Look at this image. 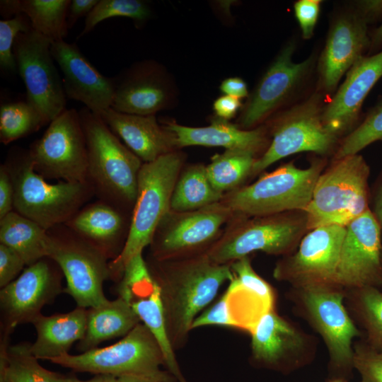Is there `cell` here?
Returning <instances> with one entry per match:
<instances>
[{"mask_svg":"<svg viewBox=\"0 0 382 382\" xmlns=\"http://www.w3.org/2000/svg\"><path fill=\"white\" fill-rule=\"evenodd\" d=\"M345 228L334 284L378 288L382 285V231L376 217L369 209Z\"/></svg>","mask_w":382,"mask_h":382,"instance_id":"cell-16","label":"cell"},{"mask_svg":"<svg viewBox=\"0 0 382 382\" xmlns=\"http://www.w3.org/2000/svg\"><path fill=\"white\" fill-rule=\"evenodd\" d=\"M163 126L174 134L179 150L190 146H217L226 150L245 151L257 156L262 154L270 143L266 125L243 129L216 116L205 127H188L170 121L164 122Z\"/></svg>","mask_w":382,"mask_h":382,"instance_id":"cell-24","label":"cell"},{"mask_svg":"<svg viewBox=\"0 0 382 382\" xmlns=\"http://www.w3.org/2000/svg\"><path fill=\"white\" fill-rule=\"evenodd\" d=\"M98 115L143 163L179 150L174 134L159 125L156 115L124 113L111 107Z\"/></svg>","mask_w":382,"mask_h":382,"instance_id":"cell-25","label":"cell"},{"mask_svg":"<svg viewBox=\"0 0 382 382\" xmlns=\"http://www.w3.org/2000/svg\"><path fill=\"white\" fill-rule=\"evenodd\" d=\"M98 2V0H71L67 14L68 29H71L80 18L86 17Z\"/></svg>","mask_w":382,"mask_h":382,"instance_id":"cell-48","label":"cell"},{"mask_svg":"<svg viewBox=\"0 0 382 382\" xmlns=\"http://www.w3.org/2000/svg\"><path fill=\"white\" fill-rule=\"evenodd\" d=\"M67 382H91V379L88 381H81L75 378H69Z\"/></svg>","mask_w":382,"mask_h":382,"instance_id":"cell-54","label":"cell"},{"mask_svg":"<svg viewBox=\"0 0 382 382\" xmlns=\"http://www.w3.org/2000/svg\"><path fill=\"white\" fill-rule=\"evenodd\" d=\"M5 164L14 185L13 210L47 231L65 224L95 193L90 182H47L33 169L28 150L13 149Z\"/></svg>","mask_w":382,"mask_h":382,"instance_id":"cell-4","label":"cell"},{"mask_svg":"<svg viewBox=\"0 0 382 382\" xmlns=\"http://www.w3.org/2000/svg\"><path fill=\"white\" fill-rule=\"evenodd\" d=\"M323 96L316 90L306 99L280 110L268 120L266 126L272 139L266 151L256 158L251 177L294 154L309 151L324 156L337 149L339 137L330 132L323 122Z\"/></svg>","mask_w":382,"mask_h":382,"instance_id":"cell-8","label":"cell"},{"mask_svg":"<svg viewBox=\"0 0 382 382\" xmlns=\"http://www.w3.org/2000/svg\"><path fill=\"white\" fill-rule=\"evenodd\" d=\"M369 173V165L359 154L334 159L318 177L304 212L307 230L346 226L368 211Z\"/></svg>","mask_w":382,"mask_h":382,"instance_id":"cell-6","label":"cell"},{"mask_svg":"<svg viewBox=\"0 0 382 382\" xmlns=\"http://www.w3.org/2000/svg\"><path fill=\"white\" fill-rule=\"evenodd\" d=\"M381 77L382 50L359 59L325 105L322 117L325 127L338 137L353 130L366 97Z\"/></svg>","mask_w":382,"mask_h":382,"instance_id":"cell-22","label":"cell"},{"mask_svg":"<svg viewBox=\"0 0 382 382\" xmlns=\"http://www.w3.org/2000/svg\"><path fill=\"white\" fill-rule=\"evenodd\" d=\"M233 278L224 292L234 328L252 332L261 318L273 310L270 285L260 277L248 256L230 264Z\"/></svg>","mask_w":382,"mask_h":382,"instance_id":"cell-23","label":"cell"},{"mask_svg":"<svg viewBox=\"0 0 382 382\" xmlns=\"http://www.w3.org/2000/svg\"><path fill=\"white\" fill-rule=\"evenodd\" d=\"M295 50L294 40L286 42L249 93L236 123L240 128L252 129L262 125L305 86L318 59L311 54L295 62L292 59Z\"/></svg>","mask_w":382,"mask_h":382,"instance_id":"cell-12","label":"cell"},{"mask_svg":"<svg viewBox=\"0 0 382 382\" xmlns=\"http://www.w3.org/2000/svg\"><path fill=\"white\" fill-rule=\"evenodd\" d=\"M25 266V261L15 250L0 243L1 289L17 278Z\"/></svg>","mask_w":382,"mask_h":382,"instance_id":"cell-44","label":"cell"},{"mask_svg":"<svg viewBox=\"0 0 382 382\" xmlns=\"http://www.w3.org/2000/svg\"><path fill=\"white\" fill-rule=\"evenodd\" d=\"M382 231V184L375 199L374 211L373 212Z\"/></svg>","mask_w":382,"mask_h":382,"instance_id":"cell-52","label":"cell"},{"mask_svg":"<svg viewBox=\"0 0 382 382\" xmlns=\"http://www.w3.org/2000/svg\"><path fill=\"white\" fill-rule=\"evenodd\" d=\"M369 47L368 23L354 6L337 14L318 58L317 90L323 94L335 91L344 74Z\"/></svg>","mask_w":382,"mask_h":382,"instance_id":"cell-18","label":"cell"},{"mask_svg":"<svg viewBox=\"0 0 382 382\" xmlns=\"http://www.w3.org/2000/svg\"><path fill=\"white\" fill-rule=\"evenodd\" d=\"M354 7L368 24L375 23L382 17V0L357 1Z\"/></svg>","mask_w":382,"mask_h":382,"instance_id":"cell-47","label":"cell"},{"mask_svg":"<svg viewBox=\"0 0 382 382\" xmlns=\"http://www.w3.org/2000/svg\"><path fill=\"white\" fill-rule=\"evenodd\" d=\"M126 214L100 201L80 209L65 225L113 260L121 253L128 235L130 221Z\"/></svg>","mask_w":382,"mask_h":382,"instance_id":"cell-26","label":"cell"},{"mask_svg":"<svg viewBox=\"0 0 382 382\" xmlns=\"http://www.w3.org/2000/svg\"><path fill=\"white\" fill-rule=\"evenodd\" d=\"M322 283L303 286V301L323 337L332 361L338 365L353 364L352 342L359 331L349 317L342 296Z\"/></svg>","mask_w":382,"mask_h":382,"instance_id":"cell-21","label":"cell"},{"mask_svg":"<svg viewBox=\"0 0 382 382\" xmlns=\"http://www.w3.org/2000/svg\"><path fill=\"white\" fill-rule=\"evenodd\" d=\"M381 265H382V255H381Z\"/></svg>","mask_w":382,"mask_h":382,"instance_id":"cell-56","label":"cell"},{"mask_svg":"<svg viewBox=\"0 0 382 382\" xmlns=\"http://www.w3.org/2000/svg\"><path fill=\"white\" fill-rule=\"evenodd\" d=\"M36 339L30 350L38 359L48 360L68 354L72 345L86 333L87 308L76 307L65 313L39 315L32 323Z\"/></svg>","mask_w":382,"mask_h":382,"instance_id":"cell-27","label":"cell"},{"mask_svg":"<svg viewBox=\"0 0 382 382\" xmlns=\"http://www.w3.org/2000/svg\"><path fill=\"white\" fill-rule=\"evenodd\" d=\"M219 88L224 94L240 100L249 96L248 86L240 77H229L224 79L221 83Z\"/></svg>","mask_w":382,"mask_h":382,"instance_id":"cell-50","label":"cell"},{"mask_svg":"<svg viewBox=\"0 0 382 382\" xmlns=\"http://www.w3.org/2000/svg\"><path fill=\"white\" fill-rule=\"evenodd\" d=\"M257 156L242 150H226L212 156L206 166L207 175L213 186L225 194L243 186L251 176Z\"/></svg>","mask_w":382,"mask_h":382,"instance_id":"cell-35","label":"cell"},{"mask_svg":"<svg viewBox=\"0 0 382 382\" xmlns=\"http://www.w3.org/2000/svg\"><path fill=\"white\" fill-rule=\"evenodd\" d=\"M162 302L166 330L175 350L185 345L195 319L233 278L230 265L212 262L206 253L146 261Z\"/></svg>","mask_w":382,"mask_h":382,"instance_id":"cell-1","label":"cell"},{"mask_svg":"<svg viewBox=\"0 0 382 382\" xmlns=\"http://www.w3.org/2000/svg\"><path fill=\"white\" fill-rule=\"evenodd\" d=\"M250 334L253 357L268 364L278 363L301 345L299 334L274 310L261 318Z\"/></svg>","mask_w":382,"mask_h":382,"instance_id":"cell-30","label":"cell"},{"mask_svg":"<svg viewBox=\"0 0 382 382\" xmlns=\"http://www.w3.org/2000/svg\"><path fill=\"white\" fill-rule=\"evenodd\" d=\"M242 106L240 99L224 95L214 100L213 110L216 117L229 121L241 111Z\"/></svg>","mask_w":382,"mask_h":382,"instance_id":"cell-46","label":"cell"},{"mask_svg":"<svg viewBox=\"0 0 382 382\" xmlns=\"http://www.w3.org/2000/svg\"><path fill=\"white\" fill-rule=\"evenodd\" d=\"M45 125L41 114L26 100L1 105L0 141L5 145L37 131Z\"/></svg>","mask_w":382,"mask_h":382,"instance_id":"cell-36","label":"cell"},{"mask_svg":"<svg viewBox=\"0 0 382 382\" xmlns=\"http://www.w3.org/2000/svg\"><path fill=\"white\" fill-rule=\"evenodd\" d=\"M185 158L183 152L177 150L143 163L126 241L119 255L109 262L110 279L120 280L126 264L151 244L159 223L170 209Z\"/></svg>","mask_w":382,"mask_h":382,"instance_id":"cell-3","label":"cell"},{"mask_svg":"<svg viewBox=\"0 0 382 382\" xmlns=\"http://www.w3.org/2000/svg\"><path fill=\"white\" fill-rule=\"evenodd\" d=\"M141 322L146 326L157 340L164 356L165 366L179 381L186 382L175 357V349L169 340L160 291L156 284L129 303Z\"/></svg>","mask_w":382,"mask_h":382,"instance_id":"cell-34","label":"cell"},{"mask_svg":"<svg viewBox=\"0 0 382 382\" xmlns=\"http://www.w3.org/2000/svg\"><path fill=\"white\" fill-rule=\"evenodd\" d=\"M294 212L261 216L233 213L206 254L216 264L230 265L257 250L270 255L286 253L308 231L305 212Z\"/></svg>","mask_w":382,"mask_h":382,"instance_id":"cell-7","label":"cell"},{"mask_svg":"<svg viewBox=\"0 0 382 382\" xmlns=\"http://www.w3.org/2000/svg\"><path fill=\"white\" fill-rule=\"evenodd\" d=\"M51 52L62 73L66 98L80 101L100 114L111 107L115 77L103 75L83 55L76 43L52 42Z\"/></svg>","mask_w":382,"mask_h":382,"instance_id":"cell-20","label":"cell"},{"mask_svg":"<svg viewBox=\"0 0 382 382\" xmlns=\"http://www.w3.org/2000/svg\"><path fill=\"white\" fill-rule=\"evenodd\" d=\"M345 231V226L338 225L310 230L301 238L296 253L277 264L274 277L302 285L334 284Z\"/></svg>","mask_w":382,"mask_h":382,"instance_id":"cell-19","label":"cell"},{"mask_svg":"<svg viewBox=\"0 0 382 382\" xmlns=\"http://www.w3.org/2000/svg\"><path fill=\"white\" fill-rule=\"evenodd\" d=\"M51 44V40L32 28L20 33L13 46L17 70L25 86V100L38 110L47 124L62 113L66 104Z\"/></svg>","mask_w":382,"mask_h":382,"instance_id":"cell-14","label":"cell"},{"mask_svg":"<svg viewBox=\"0 0 382 382\" xmlns=\"http://www.w3.org/2000/svg\"><path fill=\"white\" fill-rule=\"evenodd\" d=\"M70 4V0H1L0 13L6 19L20 13L25 15L34 30L55 42L67 35Z\"/></svg>","mask_w":382,"mask_h":382,"instance_id":"cell-29","label":"cell"},{"mask_svg":"<svg viewBox=\"0 0 382 382\" xmlns=\"http://www.w3.org/2000/svg\"><path fill=\"white\" fill-rule=\"evenodd\" d=\"M140 323L132 306L118 296L98 307L87 308L86 330L79 348L83 352L97 348L104 341L125 336Z\"/></svg>","mask_w":382,"mask_h":382,"instance_id":"cell-28","label":"cell"},{"mask_svg":"<svg viewBox=\"0 0 382 382\" xmlns=\"http://www.w3.org/2000/svg\"><path fill=\"white\" fill-rule=\"evenodd\" d=\"M45 257L25 269L0 291L1 340L19 325L33 323L41 310L64 291L62 271Z\"/></svg>","mask_w":382,"mask_h":382,"instance_id":"cell-15","label":"cell"},{"mask_svg":"<svg viewBox=\"0 0 382 382\" xmlns=\"http://www.w3.org/2000/svg\"><path fill=\"white\" fill-rule=\"evenodd\" d=\"M353 364L361 382H382V352L370 345L359 347L354 353Z\"/></svg>","mask_w":382,"mask_h":382,"instance_id":"cell-41","label":"cell"},{"mask_svg":"<svg viewBox=\"0 0 382 382\" xmlns=\"http://www.w3.org/2000/svg\"><path fill=\"white\" fill-rule=\"evenodd\" d=\"M172 374L161 369L143 374H133L117 377L116 382H173Z\"/></svg>","mask_w":382,"mask_h":382,"instance_id":"cell-49","label":"cell"},{"mask_svg":"<svg viewBox=\"0 0 382 382\" xmlns=\"http://www.w3.org/2000/svg\"><path fill=\"white\" fill-rule=\"evenodd\" d=\"M117 377L109 374H98L91 379V382H116Z\"/></svg>","mask_w":382,"mask_h":382,"instance_id":"cell-53","label":"cell"},{"mask_svg":"<svg viewBox=\"0 0 382 382\" xmlns=\"http://www.w3.org/2000/svg\"><path fill=\"white\" fill-rule=\"evenodd\" d=\"M14 185L6 164L0 168V219L13 211Z\"/></svg>","mask_w":382,"mask_h":382,"instance_id":"cell-45","label":"cell"},{"mask_svg":"<svg viewBox=\"0 0 382 382\" xmlns=\"http://www.w3.org/2000/svg\"><path fill=\"white\" fill-rule=\"evenodd\" d=\"M332 382H344V381H342V380H336V381H332Z\"/></svg>","mask_w":382,"mask_h":382,"instance_id":"cell-55","label":"cell"},{"mask_svg":"<svg viewBox=\"0 0 382 382\" xmlns=\"http://www.w3.org/2000/svg\"><path fill=\"white\" fill-rule=\"evenodd\" d=\"M48 231L16 211L0 219V243L15 250L26 266L47 257Z\"/></svg>","mask_w":382,"mask_h":382,"instance_id":"cell-31","label":"cell"},{"mask_svg":"<svg viewBox=\"0 0 382 382\" xmlns=\"http://www.w3.org/2000/svg\"><path fill=\"white\" fill-rule=\"evenodd\" d=\"M234 328L224 294L214 305L201 313L193 321L192 330L206 325Z\"/></svg>","mask_w":382,"mask_h":382,"instance_id":"cell-43","label":"cell"},{"mask_svg":"<svg viewBox=\"0 0 382 382\" xmlns=\"http://www.w3.org/2000/svg\"><path fill=\"white\" fill-rule=\"evenodd\" d=\"M151 8L141 0H98L86 17L84 27L78 38L90 33L99 23L112 17H126L138 23L150 18Z\"/></svg>","mask_w":382,"mask_h":382,"instance_id":"cell-37","label":"cell"},{"mask_svg":"<svg viewBox=\"0 0 382 382\" xmlns=\"http://www.w3.org/2000/svg\"><path fill=\"white\" fill-rule=\"evenodd\" d=\"M30 350V344L11 345L1 340L0 382H67V377L42 367Z\"/></svg>","mask_w":382,"mask_h":382,"instance_id":"cell-33","label":"cell"},{"mask_svg":"<svg viewBox=\"0 0 382 382\" xmlns=\"http://www.w3.org/2000/svg\"><path fill=\"white\" fill-rule=\"evenodd\" d=\"M32 29L29 19L20 13L0 21V69L4 73H16L17 64L13 54L16 37Z\"/></svg>","mask_w":382,"mask_h":382,"instance_id":"cell-40","label":"cell"},{"mask_svg":"<svg viewBox=\"0 0 382 382\" xmlns=\"http://www.w3.org/2000/svg\"><path fill=\"white\" fill-rule=\"evenodd\" d=\"M224 193L212 184L202 163L183 168L175 183L170 209L176 212L197 210L221 201Z\"/></svg>","mask_w":382,"mask_h":382,"instance_id":"cell-32","label":"cell"},{"mask_svg":"<svg viewBox=\"0 0 382 382\" xmlns=\"http://www.w3.org/2000/svg\"><path fill=\"white\" fill-rule=\"evenodd\" d=\"M88 151V180L101 201L132 212L138 177L143 164L110 129L98 114L86 107L79 111Z\"/></svg>","mask_w":382,"mask_h":382,"instance_id":"cell-2","label":"cell"},{"mask_svg":"<svg viewBox=\"0 0 382 382\" xmlns=\"http://www.w3.org/2000/svg\"><path fill=\"white\" fill-rule=\"evenodd\" d=\"M358 308L370 345L382 352V291L372 286L359 289Z\"/></svg>","mask_w":382,"mask_h":382,"instance_id":"cell-39","label":"cell"},{"mask_svg":"<svg viewBox=\"0 0 382 382\" xmlns=\"http://www.w3.org/2000/svg\"><path fill=\"white\" fill-rule=\"evenodd\" d=\"M111 108L116 111L155 115L170 108L176 98L173 78L156 61L144 59L134 63L115 77Z\"/></svg>","mask_w":382,"mask_h":382,"instance_id":"cell-17","label":"cell"},{"mask_svg":"<svg viewBox=\"0 0 382 382\" xmlns=\"http://www.w3.org/2000/svg\"><path fill=\"white\" fill-rule=\"evenodd\" d=\"M75 371L109 374L116 377L156 371L165 365L161 349L141 322L117 342L80 354H65L48 359Z\"/></svg>","mask_w":382,"mask_h":382,"instance_id":"cell-13","label":"cell"},{"mask_svg":"<svg viewBox=\"0 0 382 382\" xmlns=\"http://www.w3.org/2000/svg\"><path fill=\"white\" fill-rule=\"evenodd\" d=\"M233 215V212L221 202L194 211L169 209L149 245L150 257L167 260L206 253Z\"/></svg>","mask_w":382,"mask_h":382,"instance_id":"cell-10","label":"cell"},{"mask_svg":"<svg viewBox=\"0 0 382 382\" xmlns=\"http://www.w3.org/2000/svg\"><path fill=\"white\" fill-rule=\"evenodd\" d=\"M325 165L324 159H316L308 168H301L291 161L250 185L225 193L220 202L234 214L247 216L304 212Z\"/></svg>","mask_w":382,"mask_h":382,"instance_id":"cell-5","label":"cell"},{"mask_svg":"<svg viewBox=\"0 0 382 382\" xmlns=\"http://www.w3.org/2000/svg\"><path fill=\"white\" fill-rule=\"evenodd\" d=\"M28 151L33 169L46 180L89 182L86 137L75 109H65L51 121Z\"/></svg>","mask_w":382,"mask_h":382,"instance_id":"cell-11","label":"cell"},{"mask_svg":"<svg viewBox=\"0 0 382 382\" xmlns=\"http://www.w3.org/2000/svg\"><path fill=\"white\" fill-rule=\"evenodd\" d=\"M322 1L320 0H299L294 4L295 17L303 39L313 37Z\"/></svg>","mask_w":382,"mask_h":382,"instance_id":"cell-42","label":"cell"},{"mask_svg":"<svg viewBox=\"0 0 382 382\" xmlns=\"http://www.w3.org/2000/svg\"><path fill=\"white\" fill-rule=\"evenodd\" d=\"M382 141V103L375 107L357 127L341 140L335 159L357 154L371 144Z\"/></svg>","mask_w":382,"mask_h":382,"instance_id":"cell-38","label":"cell"},{"mask_svg":"<svg viewBox=\"0 0 382 382\" xmlns=\"http://www.w3.org/2000/svg\"><path fill=\"white\" fill-rule=\"evenodd\" d=\"M48 233L47 257L59 266L65 277L64 292L78 307L95 308L108 302L103 283L110 279L109 258L68 227L59 233L49 230Z\"/></svg>","mask_w":382,"mask_h":382,"instance_id":"cell-9","label":"cell"},{"mask_svg":"<svg viewBox=\"0 0 382 382\" xmlns=\"http://www.w3.org/2000/svg\"><path fill=\"white\" fill-rule=\"evenodd\" d=\"M382 47V23L370 35V47L369 53H372Z\"/></svg>","mask_w":382,"mask_h":382,"instance_id":"cell-51","label":"cell"}]
</instances>
